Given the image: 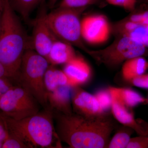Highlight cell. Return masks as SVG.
Instances as JSON below:
<instances>
[{"label":"cell","mask_w":148,"mask_h":148,"mask_svg":"<svg viewBox=\"0 0 148 148\" xmlns=\"http://www.w3.org/2000/svg\"><path fill=\"white\" fill-rule=\"evenodd\" d=\"M112 29L118 36L128 37L148 47V24L135 22L127 17L115 24Z\"/></svg>","instance_id":"obj_12"},{"label":"cell","mask_w":148,"mask_h":148,"mask_svg":"<svg viewBox=\"0 0 148 148\" xmlns=\"http://www.w3.org/2000/svg\"><path fill=\"white\" fill-rule=\"evenodd\" d=\"M49 65L46 58L29 49L23 55L17 81V83L31 92L45 108L49 106L44 78Z\"/></svg>","instance_id":"obj_4"},{"label":"cell","mask_w":148,"mask_h":148,"mask_svg":"<svg viewBox=\"0 0 148 148\" xmlns=\"http://www.w3.org/2000/svg\"><path fill=\"white\" fill-rule=\"evenodd\" d=\"M134 131L132 128L127 126L121 127L110 141L108 148H127Z\"/></svg>","instance_id":"obj_19"},{"label":"cell","mask_w":148,"mask_h":148,"mask_svg":"<svg viewBox=\"0 0 148 148\" xmlns=\"http://www.w3.org/2000/svg\"><path fill=\"white\" fill-rule=\"evenodd\" d=\"M72 104L74 112L83 116L92 117L106 114L95 95L79 86L72 87Z\"/></svg>","instance_id":"obj_10"},{"label":"cell","mask_w":148,"mask_h":148,"mask_svg":"<svg viewBox=\"0 0 148 148\" xmlns=\"http://www.w3.org/2000/svg\"><path fill=\"white\" fill-rule=\"evenodd\" d=\"M9 78L13 79L8 70L0 62V78Z\"/></svg>","instance_id":"obj_29"},{"label":"cell","mask_w":148,"mask_h":148,"mask_svg":"<svg viewBox=\"0 0 148 148\" xmlns=\"http://www.w3.org/2000/svg\"><path fill=\"white\" fill-rule=\"evenodd\" d=\"M58 0H48V4L49 8H52L54 6Z\"/></svg>","instance_id":"obj_31"},{"label":"cell","mask_w":148,"mask_h":148,"mask_svg":"<svg viewBox=\"0 0 148 148\" xmlns=\"http://www.w3.org/2000/svg\"><path fill=\"white\" fill-rule=\"evenodd\" d=\"M148 69V62L143 56L130 58L124 62L122 74L125 80L130 82L132 79L145 73Z\"/></svg>","instance_id":"obj_16"},{"label":"cell","mask_w":148,"mask_h":148,"mask_svg":"<svg viewBox=\"0 0 148 148\" xmlns=\"http://www.w3.org/2000/svg\"><path fill=\"white\" fill-rule=\"evenodd\" d=\"M46 14L43 11L35 20L31 45L37 53L47 59L51 47L57 39L47 23Z\"/></svg>","instance_id":"obj_9"},{"label":"cell","mask_w":148,"mask_h":148,"mask_svg":"<svg viewBox=\"0 0 148 148\" xmlns=\"http://www.w3.org/2000/svg\"><path fill=\"white\" fill-rule=\"evenodd\" d=\"M145 45L127 37L118 36L112 44L103 49H88L86 53L97 63L109 67H117L128 59L143 56Z\"/></svg>","instance_id":"obj_6"},{"label":"cell","mask_w":148,"mask_h":148,"mask_svg":"<svg viewBox=\"0 0 148 148\" xmlns=\"http://www.w3.org/2000/svg\"><path fill=\"white\" fill-rule=\"evenodd\" d=\"M45 84L47 92L62 86L70 85L69 78L63 71L49 65L45 75Z\"/></svg>","instance_id":"obj_17"},{"label":"cell","mask_w":148,"mask_h":148,"mask_svg":"<svg viewBox=\"0 0 148 148\" xmlns=\"http://www.w3.org/2000/svg\"><path fill=\"white\" fill-rule=\"evenodd\" d=\"M29 45L9 0H6L0 27V62L16 83L24 52L31 49Z\"/></svg>","instance_id":"obj_2"},{"label":"cell","mask_w":148,"mask_h":148,"mask_svg":"<svg viewBox=\"0 0 148 148\" xmlns=\"http://www.w3.org/2000/svg\"><path fill=\"white\" fill-rule=\"evenodd\" d=\"M44 0H9L14 10L20 14L23 18L27 19L30 13Z\"/></svg>","instance_id":"obj_20"},{"label":"cell","mask_w":148,"mask_h":148,"mask_svg":"<svg viewBox=\"0 0 148 148\" xmlns=\"http://www.w3.org/2000/svg\"><path fill=\"white\" fill-rule=\"evenodd\" d=\"M2 114L8 130L20 136L31 148L59 147L58 143L61 141L54 126L53 111L49 106L44 110L20 120Z\"/></svg>","instance_id":"obj_3"},{"label":"cell","mask_w":148,"mask_h":148,"mask_svg":"<svg viewBox=\"0 0 148 148\" xmlns=\"http://www.w3.org/2000/svg\"><path fill=\"white\" fill-rule=\"evenodd\" d=\"M110 4L117 6L126 10H134L136 5V0H106Z\"/></svg>","instance_id":"obj_25"},{"label":"cell","mask_w":148,"mask_h":148,"mask_svg":"<svg viewBox=\"0 0 148 148\" xmlns=\"http://www.w3.org/2000/svg\"><path fill=\"white\" fill-rule=\"evenodd\" d=\"M63 71L69 78L72 87L85 84L91 76V70L89 65L82 57L77 55L65 64Z\"/></svg>","instance_id":"obj_13"},{"label":"cell","mask_w":148,"mask_h":148,"mask_svg":"<svg viewBox=\"0 0 148 148\" xmlns=\"http://www.w3.org/2000/svg\"><path fill=\"white\" fill-rule=\"evenodd\" d=\"M117 90L121 100L130 109L147 101L145 98L131 88H117Z\"/></svg>","instance_id":"obj_18"},{"label":"cell","mask_w":148,"mask_h":148,"mask_svg":"<svg viewBox=\"0 0 148 148\" xmlns=\"http://www.w3.org/2000/svg\"><path fill=\"white\" fill-rule=\"evenodd\" d=\"M94 95L95 96L105 112L111 109L112 96L109 88L102 89L97 91Z\"/></svg>","instance_id":"obj_22"},{"label":"cell","mask_w":148,"mask_h":148,"mask_svg":"<svg viewBox=\"0 0 148 148\" xmlns=\"http://www.w3.org/2000/svg\"><path fill=\"white\" fill-rule=\"evenodd\" d=\"M72 88L71 86H62L47 92L48 106L53 110L69 114L73 112L72 104Z\"/></svg>","instance_id":"obj_14"},{"label":"cell","mask_w":148,"mask_h":148,"mask_svg":"<svg viewBox=\"0 0 148 148\" xmlns=\"http://www.w3.org/2000/svg\"><path fill=\"white\" fill-rule=\"evenodd\" d=\"M2 148H32L19 135L8 130Z\"/></svg>","instance_id":"obj_21"},{"label":"cell","mask_w":148,"mask_h":148,"mask_svg":"<svg viewBox=\"0 0 148 148\" xmlns=\"http://www.w3.org/2000/svg\"><path fill=\"white\" fill-rule=\"evenodd\" d=\"M7 127L2 114L0 111V148H2L3 143L7 135Z\"/></svg>","instance_id":"obj_28"},{"label":"cell","mask_w":148,"mask_h":148,"mask_svg":"<svg viewBox=\"0 0 148 148\" xmlns=\"http://www.w3.org/2000/svg\"><path fill=\"white\" fill-rule=\"evenodd\" d=\"M130 82L137 87L148 89V74L144 73L136 77Z\"/></svg>","instance_id":"obj_27"},{"label":"cell","mask_w":148,"mask_h":148,"mask_svg":"<svg viewBox=\"0 0 148 148\" xmlns=\"http://www.w3.org/2000/svg\"><path fill=\"white\" fill-rule=\"evenodd\" d=\"M16 83L9 78H0V100L4 94Z\"/></svg>","instance_id":"obj_26"},{"label":"cell","mask_w":148,"mask_h":148,"mask_svg":"<svg viewBox=\"0 0 148 148\" xmlns=\"http://www.w3.org/2000/svg\"><path fill=\"white\" fill-rule=\"evenodd\" d=\"M127 148H148V134L131 138Z\"/></svg>","instance_id":"obj_24"},{"label":"cell","mask_w":148,"mask_h":148,"mask_svg":"<svg viewBox=\"0 0 148 148\" xmlns=\"http://www.w3.org/2000/svg\"><path fill=\"white\" fill-rule=\"evenodd\" d=\"M40 105L26 88L18 84L14 85L0 100V111L5 115L20 120L37 114Z\"/></svg>","instance_id":"obj_7"},{"label":"cell","mask_w":148,"mask_h":148,"mask_svg":"<svg viewBox=\"0 0 148 148\" xmlns=\"http://www.w3.org/2000/svg\"><path fill=\"white\" fill-rule=\"evenodd\" d=\"M53 111L58 138L70 148H108L116 125L106 114L88 117L74 112L66 114Z\"/></svg>","instance_id":"obj_1"},{"label":"cell","mask_w":148,"mask_h":148,"mask_svg":"<svg viewBox=\"0 0 148 148\" xmlns=\"http://www.w3.org/2000/svg\"><path fill=\"white\" fill-rule=\"evenodd\" d=\"M76 56L73 46L58 39L53 42L47 60L52 66L66 64Z\"/></svg>","instance_id":"obj_15"},{"label":"cell","mask_w":148,"mask_h":148,"mask_svg":"<svg viewBox=\"0 0 148 148\" xmlns=\"http://www.w3.org/2000/svg\"><path fill=\"white\" fill-rule=\"evenodd\" d=\"M109 90L112 96L111 110L116 120L124 125L130 127L140 135H148L147 130L140 125L130 108L126 107L121 100L118 92L117 88L110 87Z\"/></svg>","instance_id":"obj_11"},{"label":"cell","mask_w":148,"mask_h":148,"mask_svg":"<svg viewBox=\"0 0 148 148\" xmlns=\"http://www.w3.org/2000/svg\"><path fill=\"white\" fill-rule=\"evenodd\" d=\"M146 1H148V0H146Z\"/></svg>","instance_id":"obj_32"},{"label":"cell","mask_w":148,"mask_h":148,"mask_svg":"<svg viewBox=\"0 0 148 148\" xmlns=\"http://www.w3.org/2000/svg\"><path fill=\"white\" fill-rule=\"evenodd\" d=\"M86 8H79L58 7L46 14V20L57 39L79 48L85 52L88 49L82 42L81 32V15Z\"/></svg>","instance_id":"obj_5"},{"label":"cell","mask_w":148,"mask_h":148,"mask_svg":"<svg viewBox=\"0 0 148 148\" xmlns=\"http://www.w3.org/2000/svg\"><path fill=\"white\" fill-rule=\"evenodd\" d=\"M111 29L108 18L103 14L86 16L81 22L82 39L91 44H100L107 41Z\"/></svg>","instance_id":"obj_8"},{"label":"cell","mask_w":148,"mask_h":148,"mask_svg":"<svg viewBox=\"0 0 148 148\" xmlns=\"http://www.w3.org/2000/svg\"><path fill=\"white\" fill-rule=\"evenodd\" d=\"M97 0H62L59 7L64 8H86L95 3Z\"/></svg>","instance_id":"obj_23"},{"label":"cell","mask_w":148,"mask_h":148,"mask_svg":"<svg viewBox=\"0 0 148 148\" xmlns=\"http://www.w3.org/2000/svg\"><path fill=\"white\" fill-rule=\"evenodd\" d=\"M6 0H0V27Z\"/></svg>","instance_id":"obj_30"}]
</instances>
